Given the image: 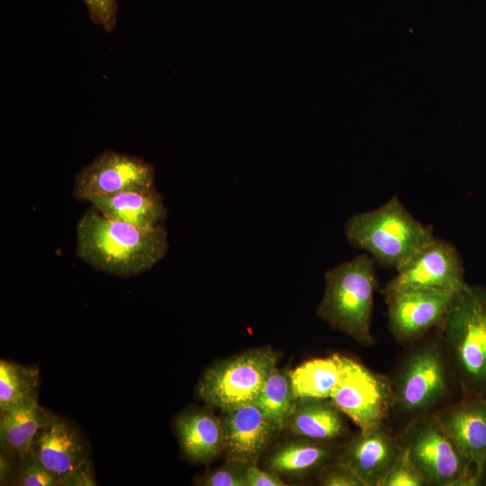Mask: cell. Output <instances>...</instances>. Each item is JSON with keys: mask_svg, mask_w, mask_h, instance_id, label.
<instances>
[{"mask_svg": "<svg viewBox=\"0 0 486 486\" xmlns=\"http://www.w3.org/2000/svg\"><path fill=\"white\" fill-rule=\"evenodd\" d=\"M76 256L104 273L130 277L156 266L168 249L167 233L161 225L142 229L111 220L93 206L79 219Z\"/></svg>", "mask_w": 486, "mask_h": 486, "instance_id": "6da1fadb", "label": "cell"}, {"mask_svg": "<svg viewBox=\"0 0 486 486\" xmlns=\"http://www.w3.org/2000/svg\"><path fill=\"white\" fill-rule=\"evenodd\" d=\"M439 329L463 396L486 397V288L466 284L455 292Z\"/></svg>", "mask_w": 486, "mask_h": 486, "instance_id": "7a4b0ae2", "label": "cell"}, {"mask_svg": "<svg viewBox=\"0 0 486 486\" xmlns=\"http://www.w3.org/2000/svg\"><path fill=\"white\" fill-rule=\"evenodd\" d=\"M374 259L361 254L325 273V290L317 315L333 328L368 346L377 275Z\"/></svg>", "mask_w": 486, "mask_h": 486, "instance_id": "3957f363", "label": "cell"}, {"mask_svg": "<svg viewBox=\"0 0 486 486\" xmlns=\"http://www.w3.org/2000/svg\"><path fill=\"white\" fill-rule=\"evenodd\" d=\"M345 233L352 246L393 269L435 238L432 227L416 220L396 195L374 210L352 215Z\"/></svg>", "mask_w": 486, "mask_h": 486, "instance_id": "277c9868", "label": "cell"}, {"mask_svg": "<svg viewBox=\"0 0 486 486\" xmlns=\"http://www.w3.org/2000/svg\"><path fill=\"white\" fill-rule=\"evenodd\" d=\"M451 379L454 381L440 341L419 345L390 379L392 408L412 418L433 412L448 395Z\"/></svg>", "mask_w": 486, "mask_h": 486, "instance_id": "5b68a950", "label": "cell"}, {"mask_svg": "<svg viewBox=\"0 0 486 486\" xmlns=\"http://www.w3.org/2000/svg\"><path fill=\"white\" fill-rule=\"evenodd\" d=\"M401 445L428 485H481L473 465L444 431L434 412L410 419Z\"/></svg>", "mask_w": 486, "mask_h": 486, "instance_id": "8992f818", "label": "cell"}, {"mask_svg": "<svg viewBox=\"0 0 486 486\" xmlns=\"http://www.w3.org/2000/svg\"><path fill=\"white\" fill-rule=\"evenodd\" d=\"M276 362V354L269 348L229 357L205 372L197 386L198 394L225 412L253 403Z\"/></svg>", "mask_w": 486, "mask_h": 486, "instance_id": "52a82bcc", "label": "cell"}, {"mask_svg": "<svg viewBox=\"0 0 486 486\" xmlns=\"http://www.w3.org/2000/svg\"><path fill=\"white\" fill-rule=\"evenodd\" d=\"M329 399L360 429L383 425L392 408L390 380L345 356L340 382Z\"/></svg>", "mask_w": 486, "mask_h": 486, "instance_id": "ba28073f", "label": "cell"}, {"mask_svg": "<svg viewBox=\"0 0 486 486\" xmlns=\"http://www.w3.org/2000/svg\"><path fill=\"white\" fill-rule=\"evenodd\" d=\"M388 325L394 338L408 344L439 328L449 310L454 292L418 286L384 288Z\"/></svg>", "mask_w": 486, "mask_h": 486, "instance_id": "9c48e42d", "label": "cell"}, {"mask_svg": "<svg viewBox=\"0 0 486 486\" xmlns=\"http://www.w3.org/2000/svg\"><path fill=\"white\" fill-rule=\"evenodd\" d=\"M155 176L153 165L142 158L105 150L76 174L73 195L86 202L94 196L149 188Z\"/></svg>", "mask_w": 486, "mask_h": 486, "instance_id": "30bf717a", "label": "cell"}, {"mask_svg": "<svg viewBox=\"0 0 486 486\" xmlns=\"http://www.w3.org/2000/svg\"><path fill=\"white\" fill-rule=\"evenodd\" d=\"M385 288L418 286L457 292L467 283L463 259L451 242L434 238L396 269Z\"/></svg>", "mask_w": 486, "mask_h": 486, "instance_id": "8fae6325", "label": "cell"}, {"mask_svg": "<svg viewBox=\"0 0 486 486\" xmlns=\"http://www.w3.org/2000/svg\"><path fill=\"white\" fill-rule=\"evenodd\" d=\"M440 426L472 463L481 482L486 468V397L463 396L434 411Z\"/></svg>", "mask_w": 486, "mask_h": 486, "instance_id": "7c38bea8", "label": "cell"}, {"mask_svg": "<svg viewBox=\"0 0 486 486\" xmlns=\"http://www.w3.org/2000/svg\"><path fill=\"white\" fill-rule=\"evenodd\" d=\"M401 450V443L381 425L360 429L343 446L337 461L353 470L365 486H380Z\"/></svg>", "mask_w": 486, "mask_h": 486, "instance_id": "4fadbf2b", "label": "cell"}, {"mask_svg": "<svg viewBox=\"0 0 486 486\" xmlns=\"http://www.w3.org/2000/svg\"><path fill=\"white\" fill-rule=\"evenodd\" d=\"M226 413L222 424L224 450L229 458L256 464L276 429L254 403Z\"/></svg>", "mask_w": 486, "mask_h": 486, "instance_id": "5bb4252c", "label": "cell"}, {"mask_svg": "<svg viewBox=\"0 0 486 486\" xmlns=\"http://www.w3.org/2000/svg\"><path fill=\"white\" fill-rule=\"evenodd\" d=\"M32 452L58 479H63L84 461L88 450L76 429L65 419L54 417L36 435Z\"/></svg>", "mask_w": 486, "mask_h": 486, "instance_id": "9a60e30c", "label": "cell"}, {"mask_svg": "<svg viewBox=\"0 0 486 486\" xmlns=\"http://www.w3.org/2000/svg\"><path fill=\"white\" fill-rule=\"evenodd\" d=\"M86 202L106 218L142 229H154L166 217L163 197L154 186L94 196Z\"/></svg>", "mask_w": 486, "mask_h": 486, "instance_id": "2e32d148", "label": "cell"}, {"mask_svg": "<svg viewBox=\"0 0 486 486\" xmlns=\"http://www.w3.org/2000/svg\"><path fill=\"white\" fill-rule=\"evenodd\" d=\"M55 416L38 402V397L0 411L1 452L21 460L31 450L40 429Z\"/></svg>", "mask_w": 486, "mask_h": 486, "instance_id": "e0dca14e", "label": "cell"}, {"mask_svg": "<svg viewBox=\"0 0 486 486\" xmlns=\"http://www.w3.org/2000/svg\"><path fill=\"white\" fill-rule=\"evenodd\" d=\"M176 428L183 454L193 462L206 463L224 450L222 421L211 412L186 411L176 418Z\"/></svg>", "mask_w": 486, "mask_h": 486, "instance_id": "ac0fdd59", "label": "cell"}, {"mask_svg": "<svg viewBox=\"0 0 486 486\" xmlns=\"http://www.w3.org/2000/svg\"><path fill=\"white\" fill-rule=\"evenodd\" d=\"M344 416L330 399H297L286 427L299 436L328 442L345 434Z\"/></svg>", "mask_w": 486, "mask_h": 486, "instance_id": "d6986e66", "label": "cell"}, {"mask_svg": "<svg viewBox=\"0 0 486 486\" xmlns=\"http://www.w3.org/2000/svg\"><path fill=\"white\" fill-rule=\"evenodd\" d=\"M343 356L333 354L310 359L292 371L295 397L329 399L342 376Z\"/></svg>", "mask_w": 486, "mask_h": 486, "instance_id": "ffe728a7", "label": "cell"}, {"mask_svg": "<svg viewBox=\"0 0 486 486\" xmlns=\"http://www.w3.org/2000/svg\"><path fill=\"white\" fill-rule=\"evenodd\" d=\"M332 453L327 442L303 437L277 448L268 460V467L277 474H309L321 470Z\"/></svg>", "mask_w": 486, "mask_h": 486, "instance_id": "44dd1931", "label": "cell"}, {"mask_svg": "<svg viewBox=\"0 0 486 486\" xmlns=\"http://www.w3.org/2000/svg\"><path fill=\"white\" fill-rule=\"evenodd\" d=\"M296 401L291 373L275 367L253 403L262 410L274 428L280 430L287 426Z\"/></svg>", "mask_w": 486, "mask_h": 486, "instance_id": "7402d4cb", "label": "cell"}, {"mask_svg": "<svg viewBox=\"0 0 486 486\" xmlns=\"http://www.w3.org/2000/svg\"><path fill=\"white\" fill-rule=\"evenodd\" d=\"M40 371L36 366L0 361V411L38 397Z\"/></svg>", "mask_w": 486, "mask_h": 486, "instance_id": "603a6c76", "label": "cell"}, {"mask_svg": "<svg viewBox=\"0 0 486 486\" xmlns=\"http://www.w3.org/2000/svg\"><path fill=\"white\" fill-rule=\"evenodd\" d=\"M13 484L18 486H58L59 482L31 451L18 461Z\"/></svg>", "mask_w": 486, "mask_h": 486, "instance_id": "cb8c5ba5", "label": "cell"}, {"mask_svg": "<svg viewBox=\"0 0 486 486\" xmlns=\"http://www.w3.org/2000/svg\"><path fill=\"white\" fill-rule=\"evenodd\" d=\"M426 480L410 460L407 450H402L387 472L380 486H426Z\"/></svg>", "mask_w": 486, "mask_h": 486, "instance_id": "d4e9b609", "label": "cell"}, {"mask_svg": "<svg viewBox=\"0 0 486 486\" xmlns=\"http://www.w3.org/2000/svg\"><path fill=\"white\" fill-rule=\"evenodd\" d=\"M249 464L229 458L217 470L206 475L201 482L205 486H247V471Z\"/></svg>", "mask_w": 486, "mask_h": 486, "instance_id": "484cf974", "label": "cell"}, {"mask_svg": "<svg viewBox=\"0 0 486 486\" xmlns=\"http://www.w3.org/2000/svg\"><path fill=\"white\" fill-rule=\"evenodd\" d=\"M92 22L112 32L117 22V0H82Z\"/></svg>", "mask_w": 486, "mask_h": 486, "instance_id": "4316f807", "label": "cell"}, {"mask_svg": "<svg viewBox=\"0 0 486 486\" xmlns=\"http://www.w3.org/2000/svg\"><path fill=\"white\" fill-rule=\"evenodd\" d=\"M320 484L324 486H365L363 481L346 464L336 462L321 469Z\"/></svg>", "mask_w": 486, "mask_h": 486, "instance_id": "83f0119b", "label": "cell"}, {"mask_svg": "<svg viewBox=\"0 0 486 486\" xmlns=\"http://www.w3.org/2000/svg\"><path fill=\"white\" fill-rule=\"evenodd\" d=\"M94 485H96V482L94 477L92 464L89 458L69 472L61 482V486Z\"/></svg>", "mask_w": 486, "mask_h": 486, "instance_id": "f1b7e54d", "label": "cell"}, {"mask_svg": "<svg viewBox=\"0 0 486 486\" xmlns=\"http://www.w3.org/2000/svg\"><path fill=\"white\" fill-rule=\"evenodd\" d=\"M284 482L274 472L259 469L256 464H249L247 471V486H284Z\"/></svg>", "mask_w": 486, "mask_h": 486, "instance_id": "f546056e", "label": "cell"}, {"mask_svg": "<svg viewBox=\"0 0 486 486\" xmlns=\"http://www.w3.org/2000/svg\"><path fill=\"white\" fill-rule=\"evenodd\" d=\"M16 459L6 454L4 452L0 454V484L7 485L13 479L14 481L16 470L14 469V461Z\"/></svg>", "mask_w": 486, "mask_h": 486, "instance_id": "4dcf8cb0", "label": "cell"}, {"mask_svg": "<svg viewBox=\"0 0 486 486\" xmlns=\"http://www.w3.org/2000/svg\"><path fill=\"white\" fill-rule=\"evenodd\" d=\"M482 484L486 485V468L482 476Z\"/></svg>", "mask_w": 486, "mask_h": 486, "instance_id": "1f68e13d", "label": "cell"}]
</instances>
